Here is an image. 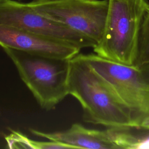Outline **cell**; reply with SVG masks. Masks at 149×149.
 Here are the masks:
<instances>
[{
  "label": "cell",
  "instance_id": "obj_1",
  "mask_svg": "<svg viewBox=\"0 0 149 149\" xmlns=\"http://www.w3.org/2000/svg\"><path fill=\"white\" fill-rule=\"evenodd\" d=\"M68 84L84 122L107 128L134 127L128 107L79 54L70 59Z\"/></svg>",
  "mask_w": 149,
  "mask_h": 149
},
{
  "label": "cell",
  "instance_id": "obj_2",
  "mask_svg": "<svg viewBox=\"0 0 149 149\" xmlns=\"http://www.w3.org/2000/svg\"><path fill=\"white\" fill-rule=\"evenodd\" d=\"M149 9L148 0H108L104 33L93 48L105 59L134 66L140 29Z\"/></svg>",
  "mask_w": 149,
  "mask_h": 149
},
{
  "label": "cell",
  "instance_id": "obj_3",
  "mask_svg": "<svg viewBox=\"0 0 149 149\" xmlns=\"http://www.w3.org/2000/svg\"><path fill=\"white\" fill-rule=\"evenodd\" d=\"M2 48L42 108L53 109L69 94L70 59Z\"/></svg>",
  "mask_w": 149,
  "mask_h": 149
},
{
  "label": "cell",
  "instance_id": "obj_4",
  "mask_svg": "<svg viewBox=\"0 0 149 149\" xmlns=\"http://www.w3.org/2000/svg\"><path fill=\"white\" fill-rule=\"evenodd\" d=\"M129 109L134 127L149 117V83L135 66L120 64L95 54H80Z\"/></svg>",
  "mask_w": 149,
  "mask_h": 149
},
{
  "label": "cell",
  "instance_id": "obj_5",
  "mask_svg": "<svg viewBox=\"0 0 149 149\" xmlns=\"http://www.w3.org/2000/svg\"><path fill=\"white\" fill-rule=\"evenodd\" d=\"M28 3L40 14L68 26L97 44L102 39L108 0H32Z\"/></svg>",
  "mask_w": 149,
  "mask_h": 149
},
{
  "label": "cell",
  "instance_id": "obj_6",
  "mask_svg": "<svg viewBox=\"0 0 149 149\" xmlns=\"http://www.w3.org/2000/svg\"><path fill=\"white\" fill-rule=\"evenodd\" d=\"M0 24L61 41L80 49L94 48L97 44L68 26L36 11L27 3L0 1Z\"/></svg>",
  "mask_w": 149,
  "mask_h": 149
},
{
  "label": "cell",
  "instance_id": "obj_7",
  "mask_svg": "<svg viewBox=\"0 0 149 149\" xmlns=\"http://www.w3.org/2000/svg\"><path fill=\"white\" fill-rule=\"evenodd\" d=\"M0 46L39 55L70 59L80 48L73 45L0 24Z\"/></svg>",
  "mask_w": 149,
  "mask_h": 149
},
{
  "label": "cell",
  "instance_id": "obj_8",
  "mask_svg": "<svg viewBox=\"0 0 149 149\" xmlns=\"http://www.w3.org/2000/svg\"><path fill=\"white\" fill-rule=\"evenodd\" d=\"M32 134L49 140L75 146L77 148L119 149L109 137L107 130L89 129L75 123L69 129L51 133L30 129Z\"/></svg>",
  "mask_w": 149,
  "mask_h": 149
},
{
  "label": "cell",
  "instance_id": "obj_9",
  "mask_svg": "<svg viewBox=\"0 0 149 149\" xmlns=\"http://www.w3.org/2000/svg\"><path fill=\"white\" fill-rule=\"evenodd\" d=\"M106 130L119 149L149 148V129L127 127Z\"/></svg>",
  "mask_w": 149,
  "mask_h": 149
},
{
  "label": "cell",
  "instance_id": "obj_10",
  "mask_svg": "<svg viewBox=\"0 0 149 149\" xmlns=\"http://www.w3.org/2000/svg\"><path fill=\"white\" fill-rule=\"evenodd\" d=\"M8 147L9 148L33 149H77L75 146L49 140L36 141L28 138L21 132L12 130L10 133L5 136Z\"/></svg>",
  "mask_w": 149,
  "mask_h": 149
},
{
  "label": "cell",
  "instance_id": "obj_11",
  "mask_svg": "<svg viewBox=\"0 0 149 149\" xmlns=\"http://www.w3.org/2000/svg\"><path fill=\"white\" fill-rule=\"evenodd\" d=\"M149 64V9L147 10L141 27L137 55L135 67H141Z\"/></svg>",
  "mask_w": 149,
  "mask_h": 149
},
{
  "label": "cell",
  "instance_id": "obj_12",
  "mask_svg": "<svg viewBox=\"0 0 149 149\" xmlns=\"http://www.w3.org/2000/svg\"><path fill=\"white\" fill-rule=\"evenodd\" d=\"M137 127H140L145 129H149V117L144 119L140 124L139 126Z\"/></svg>",
  "mask_w": 149,
  "mask_h": 149
},
{
  "label": "cell",
  "instance_id": "obj_13",
  "mask_svg": "<svg viewBox=\"0 0 149 149\" xmlns=\"http://www.w3.org/2000/svg\"><path fill=\"white\" fill-rule=\"evenodd\" d=\"M18 1H22V0H18Z\"/></svg>",
  "mask_w": 149,
  "mask_h": 149
},
{
  "label": "cell",
  "instance_id": "obj_14",
  "mask_svg": "<svg viewBox=\"0 0 149 149\" xmlns=\"http://www.w3.org/2000/svg\"><path fill=\"white\" fill-rule=\"evenodd\" d=\"M0 1H1V0H0Z\"/></svg>",
  "mask_w": 149,
  "mask_h": 149
}]
</instances>
